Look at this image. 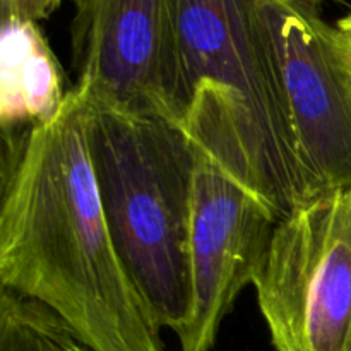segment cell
I'll use <instances>...</instances> for the list:
<instances>
[{
  "mask_svg": "<svg viewBox=\"0 0 351 351\" xmlns=\"http://www.w3.org/2000/svg\"><path fill=\"white\" fill-rule=\"evenodd\" d=\"M88 108L74 86L57 115L12 153L0 209V283L55 312L91 351H167L103 215Z\"/></svg>",
  "mask_w": 351,
  "mask_h": 351,
  "instance_id": "1",
  "label": "cell"
},
{
  "mask_svg": "<svg viewBox=\"0 0 351 351\" xmlns=\"http://www.w3.org/2000/svg\"><path fill=\"white\" fill-rule=\"evenodd\" d=\"M88 105V151L106 225L154 321L178 335L191 304L195 141L184 123L156 113L89 98Z\"/></svg>",
  "mask_w": 351,
  "mask_h": 351,
  "instance_id": "2",
  "label": "cell"
},
{
  "mask_svg": "<svg viewBox=\"0 0 351 351\" xmlns=\"http://www.w3.org/2000/svg\"><path fill=\"white\" fill-rule=\"evenodd\" d=\"M171 115L184 123L201 86L225 98L261 192L280 219L311 197L263 0H170Z\"/></svg>",
  "mask_w": 351,
  "mask_h": 351,
  "instance_id": "3",
  "label": "cell"
},
{
  "mask_svg": "<svg viewBox=\"0 0 351 351\" xmlns=\"http://www.w3.org/2000/svg\"><path fill=\"white\" fill-rule=\"evenodd\" d=\"M197 147L182 351H211L247 285H254L280 216L261 192L226 106L199 93L184 120Z\"/></svg>",
  "mask_w": 351,
  "mask_h": 351,
  "instance_id": "4",
  "label": "cell"
},
{
  "mask_svg": "<svg viewBox=\"0 0 351 351\" xmlns=\"http://www.w3.org/2000/svg\"><path fill=\"white\" fill-rule=\"evenodd\" d=\"M252 287L276 351H351V187L278 221Z\"/></svg>",
  "mask_w": 351,
  "mask_h": 351,
  "instance_id": "5",
  "label": "cell"
},
{
  "mask_svg": "<svg viewBox=\"0 0 351 351\" xmlns=\"http://www.w3.org/2000/svg\"><path fill=\"white\" fill-rule=\"evenodd\" d=\"M311 195L351 187V77L319 5L263 0Z\"/></svg>",
  "mask_w": 351,
  "mask_h": 351,
  "instance_id": "6",
  "label": "cell"
},
{
  "mask_svg": "<svg viewBox=\"0 0 351 351\" xmlns=\"http://www.w3.org/2000/svg\"><path fill=\"white\" fill-rule=\"evenodd\" d=\"M74 7L75 88L93 101L175 120L170 0H74Z\"/></svg>",
  "mask_w": 351,
  "mask_h": 351,
  "instance_id": "7",
  "label": "cell"
},
{
  "mask_svg": "<svg viewBox=\"0 0 351 351\" xmlns=\"http://www.w3.org/2000/svg\"><path fill=\"white\" fill-rule=\"evenodd\" d=\"M67 93L60 64L38 23L2 17L0 122L10 149H19L34 127L50 122Z\"/></svg>",
  "mask_w": 351,
  "mask_h": 351,
  "instance_id": "8",
  "label": "cell"
},
{
  "mask_svg": "<svg viewBox=\"0 0 351 351\" xmlns=\"http://www.w3.org/2000/svg\"><path fill=\"white\" fill-rule=\"evenodd\" d=\"M0 351H91L43 304L9 288L0 293Z\"/></svg>",
  "mask_w": 351,
  "mask_h": 351,
  "instance_id": "9",
  "label": "cell"
},
{
  "mask_svg": "<svg viewBox=\"0 0 351 351\" xmlns=\"http://www.w3.org/2000/svg\"><path fill=\"white\" fill-rule=\"evenodd\" d=\"M62 0H0L2 17L40 23L58 9Z\"/></svg>",
  "mask_w": 351,
  "mask_h": 351,
  "instance_id": "10",
  "label": "cell"
},
{
  "mask_svg": "<svg viewBox=\"0 0 351 351\" xmlns=\"http://www.w3.org/2000/svg\"><path fill=\"white\" fill-rule=\"evenodd\" d=\"M339 40H341V50H343V55H345L346 67H348L350 77H351V40L350 38H346L341 31H339Z\"/></svg>",
  "mask_w": 351,
  "mask_h": 351,
  "instance_id": "11",
  "label": "cell"
},
{
  "mask_svg": "<svg viewBox=\"0 0 351 351\" xmlns=\"http://www.w3.org/2000/svg\"><path fill=\"white\" fill-rule=\"evenodd\" d=\"M336 27H338V29L341 31V33L345 34L346 38H350V40H351V10L348 14H346L345 17H341V19L336 23Z\"/></svg>",
  "mask_w": 351,
  "mask_h": 351,
  "instance_id": "12",
  "label": "cell"
},
{
  "mask_svg": "<svg viewBox=\"0 0 351 351\" xmlns=\"http://www.w3.org/2000/svg\"><path fill=\"white\" fill-rule=\"evenodd\" d=\"M300 2H307V3H312V5H319V2H321V0H300Z\"/></svg>",
  "mask_w": 351,
  "mask_h": 351,
  "instance_id": "13",
  "label": "cell"
}]
</instances>
